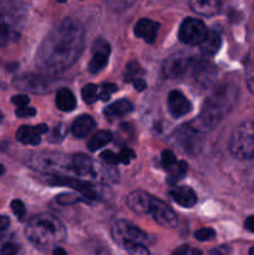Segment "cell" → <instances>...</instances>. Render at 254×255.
Segmentation results:
<instances>
[{
    "mask_svg": "<svg viewBox=\"0 0 254 255\" xmlns=\"http://www.w3.org/2000/svg\"><path fill=\"white\" fill-rule=\"evenodd\" d=\"M85 45L81 22L66 17L50 30L35 55V64L47 74L65 71L77 61Z\"/></svg>",
    "mask_w": 254,
    "mask_h": 255,
    "instance_id": "6da1fadb",
    "label": "cell"
},
{
    "mask_svg": "<svg viewBox=\"0 0 254 255\" xmlns=\"http://www.w3.org/2000/svg\"><path fill=\"white\" fill-rule=\"evenodd\" d=\"M238 99L239 90L236 85L229 82L218 85L204 101L198 117L189 124L203 133L211 131L236 107Z\"/></svg>",
    "mask_w": 254,
    "mask_h": 255,
    "instance_id": "7a4b0ae2",
    "label": "cell"
},
{
    "mask_svg": "<svg viewBox=\"0 0 254 255\" xmlns=\"http://www.w3.org/2000/svg\"><path fill=\"white\" fill-rule=\"evenodd\" d=\"M25 236L34 246L49 248L61 243L66 237V228L57 217L50 213H40L29 221Z\"/></svg>",
    "mask_w": 254,
    "mask_h": 255,
    "instance_id": "3957f363",
    "label": "cell"
},
{
    "mask_svg": "<svg viewBox=\"0 0 254 255\" xmlns=\"http://www.w3.org/2000/svg\"><path fill=\"white\" fill-rule=\"evenodd\" d=\"M27 11L19 0L0 1V49L17 41L26 22Z\"/></svg>",
    "mask_w": 254,
    "mask_h": 255,
    "instance_id": "277c9868",
    "label": "cell"
},
{
    "mask_svg": "<svg viewBox=\"0 0 254 255\" xmlns=\"http://www.w3.org/2000/svg\"><path fill=\"white\" fill-rule=\"evenodd\" d=\"M29 166L37 172H41L45 176L70 177L74 174L72 159L67 156L56 152H42L32 156Z\"/></svg>",
    "mask_w": 254,
    "mask_h": 255,
    "instance_id": "5b68a950",
    "label": "cell"
},
{
    "mask_svg": "<svg viewBox=\"0 0 254 255\" xmlns=\"http://www.w3.org/2000/svg\"><path fill=\"white\" fill-rule=\"evenodd\" d=\"M229 151L236 158H254V120H247L234 128L229 139Z\"/></svg>",
    "mask_w": 254,
    "mask_h": 255,
    "instance_id": "8992f818",
    "label": "cell"
},
{
    "mask_svg": "<svg viewBox=\"0 0 254 255\" xmlns=\"http://www.w3.org/2000/svg\"><path fill=\"white\" fill-rule=\"evenodd\" d=\"M199 59L187 52H176L164 60L162 65V74L166 79L176 80L187 76H193Z\"/></svg>",
    "mask_w": 254,
    "mask_h": 255,
    "instance_id": "52a82bcc",
    "label": "cell"
},
{
    "mask_svg": "<svg viewBox=\"0 0 254 255\" xmlns=\"http://www.w3.org/2000/svg\"><path fill=\"white\" fill-rule=\"evenodd\" d=\"M203 132L198 131L191 124H187L178 127L173 132L172 139L176 146H178L184 153L189 154V156H197L203 147Z\"/></svg>",
    "mask_w": 254,
    "mask_h": 255,
    "instance_id": "ba28073f",
    "label": "cell"
},
{
    "mask_svg": "<svg viewBox=\"0 0 254 255\" xmlns=\"http://www.w3.org/2000/svg\"><path fill=\"white\" fill-rule=\"evenodd\" d=\"M12 85L16 89L21 90V91H26L35 95H42L51 91L52 86H54V81L47 76L27 72V74H22L15 77Z\"/></svg>",
    "mask_w": 254,
    "mask_h": 255,
    "instance_id": "9c48e42d",
    "label": "cell"
},
{
    "mask_svg": "<svg viewBox=\"0 0 254 255\" xmlns=\"http://www.w3.org/2000/svg\"><path fill=\"white\" fill-rule=\"evenodd\" d=\"M112 236L116 239V242H119L122 246L125 243L146 244L148 242L147 233H144L141 228L132 224L131 222L124 221V219L115 222L112 227Z\"/></svg>",
    "mask_w": 254,
    "mask_h": 255,
    "instance_id": "30bf717a",
    "label": "cell"
},
{
    "mask_svg": "<svg viewBox=\"0 0 254 255\" xmlns=\"http://www.w3.org/2000/svg\"><path fill=\"white\" fill-rule=\"evenodd\" d=\"M208 34L204 22L194 17H187L179 26L178 37L187 45H201Z\"/></svg>",
    "mask_w": 254,
    "mask_h": 255,
    "instance_id": "8fae6325",
    "label": "cell"
},
{
    "mask_svg": "<svg viewBox=\"0 0 254 255\" xmlns=\"http://www.w3.org/2000/svg\"><path fill=\"white\" fill-rule=\"evenodd\" d=\"M45 182L51 186H66L69 188L75 189L80 194L84 196V198L87 199H97L99 193L96 191V187L87 181H82L80 178H72V177H55V176H46Z\"/></svg>",
    "mask_w": 254,
    "mask_h": 255,
    "instance_id": "7c38bea8",
    "label": "cell"
},
{
    "mask_svg": "<svg viewBox=\"0 0 254 255\" xmlns=\"http://www.w3.org/2000/svg\"><path fill=\"white\" fill-rule=\"evenodd\" d=\"M148 214H151L154 221L163 228H174L177 226V222H178L177 214L174 213L173 209L168 204L164 203L163 201L154 198V197H152L151 208H149Z\"/></svg>",
    "mask_w": 254,
    "mask_h": 255,
    "instance_id": "4fadbf2b",
    "label": "cell"
},
{
    "mask_svg": "<svg viewBox=\"0 0 254 255\" xmlns=\"http://www.w3.org/2000/svg\"><path fill=\"white\" fill-rule=\"evenodd\" d=\"M110 44L104 39L95 40L92 45V57L89 62V70L92 74L102 71L107 65L110 56Z\"/></svg>",
    "mask_w": 254,
    "mask_h": 255,
    "instance_id": "5bb4252c",
    "label": "cell"
},
{
    "mask_svg": "<svg viewBox=\"0 0 254 255\" xmlns=\"http://www.w3.org/2000/svg\"><path fill=\"white\" fill-rule=\"evenodd\" d=\"M126 202L127 206L129 207V209L133 213L139 214V216H144V214L149 213L152 196L143 191H133L127 196Z\"/></svg>",
    "mask_w": 254,
    "mask_h": 255,
    "instance_id": "9a60e30c",
    "label": "cell"
},
{
    "mask_svg": "<svg viewBox=\"0 0 254 255\" xmlns=\"http://www.w3.org/2000/svg\"><path fill=\"white\" fill-rule=\"evenodd\" d=\"M49 127L46 125L39 126H21L16 131V139L22 144L36 146L41 141V136L46 133Z\"/></svg>",
    "mask_w": 254,
    "mask_h": 255,
    "instance_id": "2e32d148",
    "label": "cell"
},
{
    "mask_svg": "<svg viewBox=\"0 0 254 255\" xmlns=\"http://www.w3.org/2000/svg\"><path fill=\"white\" fill-rule=\"evenodd\" d=\"M168 110L176 119L186 116L192 110L191 102L179 91H172L168 95Z\"/></svg>",
    "mask_w": 254,
    "mask_h": 255,
    "instance_id": "e0dca14e",
    "label": "cell"
},
{
    "mask_svg": "<svg viewBox=\"0 0 254 255\" xmlns=\"http://www.w3.org/2000/svg\"><path fill=\"white\" fill-rule=\"evenodd\" d=\"M71 159L75 176L82 177V178L96 177V163L86 154H74Z\"/></svg>",
    "mask_w": 254,
    "mask_h": 255,
    "instance_id": "ac0fdd59",
    "label": "cell"
},
{
    "mask_svg": "<svg viewBox=\"0 0 254 255\" xmlns=\"http://www.w3.org/2000/svg\"><path fill=\"white\" fill-rule=\"evenodd\" d=\"M159 24L151 19H141L134 26V34L148 44H153L158 35Z\"/></svg>",
    "mask_w": 254,
    "mask_h": 255,
    "instance_id": "d6986e66",
    "label": "cell"
},
{
    "mask_svg": "<svg viewBox=\"0 0 254 255\" xmlns=\"http://www.w3.org/2000/svg\"><path fill=\"white\" fill-rule=\"evenodd\" d=\"M169 196L179 206L184 208H192L197 203V194L191 187L179 186L173 187L169 191Z\"/></svg>",
    "mask_w": 254,
    "mask_h": 255,
    "instance_id": "ffe728a7",
    "label": "cell"
},
{
    "mask_svg": "<svg viewBox=\"0 0 254 255\" xmlns=\"http://www.w3.org/2000/svg\"><path fill=\"white\" fill-rule=\"evenodd\" d=\"M192 10L203 16H213L222 9V0H189Z\"/></svg>",
    "mask_w": 254,
    "mask_h": 255,
    "instance_id": "44dd1931",
    "label": "cell"
},
{
    "mask_svg": "<svg viewBox=\"0 0 254 255\" xmlns=\"http://www.w3.org/2000/svg\"><path fill=\"white\" fill-rule=\"evenodd\" d=\"M96 127V122L89 115H82L77 117L74 121L71 127V132L76 138H84L87 134L91 133L94 128Z\"/></svg>",
    "mask_w": 254,
    "mask_h": 255,
    "instance_id": "7402d4cb",
    "label": "cell"
},
{
    "mask_svg": "<svg viewBox=\"0 0 254 255\" xmlns=\"http://www.w3.org/2000/svg\"><path fill=\"white\" fill-rule=\"evenodd\" d=\"M132 110H133V105L128 100L122 99L107 106L105 110V116L109 119H119V117L126 116L127 114L132 112Z\"/></svg>",
    "mask_w": 254,
    "mask_h": 255,
    "instance_id": "603a6c76",
    "label": "cell"
},
{
    "mask_svg": "<svg viewBox=\"0 0 254 255\" xmlns=\"http://www.w3.org/2000/svg\"><path fill=\"white\" fill-rule=\"evenodd\" d=\"M56 106L60 111H74L76 107V97L69 89H60L56 92Z\"/></svg>",
    "mask_w": 254,
    "mask_h": 255,
    "instance_id": "cb8c5ba5",
    "label": "cell"
},
{
    "mask_svg": "<svg viewBox=\"0 0 254 255\" xmlns=\"http://www.w3.org/2000/svg\"><path fill=\"white\" fill-rule=\"evenodd\" d=\"M201 51L204 56H212L218 51L219 46H221V36L217 31H208L206 39L202 41Z\"/></svg>",
    "mask_w": 254,
    "mask_h": 255,
    "instance_id": "d4e9b609",
    "label": "cell"
},
{
    "mask_svg": "<svg viewBox=\"0 0 254 255\" xmlns=\"http://www.w3.org/2000/svg\"><path fill=\"white\" fill-rule=\"evenodd\" d=\"M168 171V178H167V183L172 187H176L177 182L179 179L183 178L187 174L188 171V166L184 161H177V163L174 166H172L171 168L167 169Z\"/></svg>",
    "mask_w": 254,
    "mask_h": 255,
    "instance_id": "484cf974",
    "label": "cell"
},
{
    "mask_svg": "<svg viewBox=\"0 0 254 255\" xmlns=\"http://www.w3.org/2000/svg\"><path fill=\"white\" fill-rule=\"evenodd\" d=\"M112 139L111 132L109 131H99L97 133H95L94 136L91 137V139L87 143V147H89L90 151L95 152L97 149L102 148V147L106 146L107 143H110Z\"/></svg>",
    "mask_w": 254,
    "mask_h": 255,
    "instance_id": "4316f807",
    "label": "cell"
},
{
    "mask_svg": "<svg viewBox=\"0 0 254 255\" xmlns=\"http://www.w3.org/2000/svg\"><path fill=\"white\" fill-rule=\"evenodd\" d=\"M244 71H246V82L249 91L254 95V50H252L244 61Z\"/></svg>",
    "mask_w": 254,
    "mask_h": 255,
    "instance_id": "83f0119b",
    "label": "cell"
},
{
    "mask_svg": "<svg viewBox=\"0 0 254 255\" xmlns=\"http://www.w3.org/2000/svg\"><path fill=\"white\" fill-rule=\"evenodd\" d=\"M99 92L100 87H97L94 84H89L82 89V99L86 104H94L99 99Z\"/></svg>",
    "mask_w": 254,
    "mask_h": 255,
    "instance_id": "f1b7e54d",
    "label": "cell"
},
{
    "mask_svg": "<svg viewBox=\"0 0 254 255\" xmlns=\"http://www.w3.org/2000/svg\"><path fill=\"white\" fill-rule=\"evenodd\" d=\"M143 70L137 62H129L126 67V81L133 82L136 79H141Z\"/></svg>",
    "mask_w": 254,
    "mask_h": 255,
    "instance_id": "f546056e",
    "label": "cell"
},
{
    "mask_svg": "<svg viewBox=\"0 0 254 255\" xmlns=\"http://www.w3.org/2000/svg\"><path fill=\"white\" fill-rule=\"evenodd\" d=\"M124 248L126 249L129 255H149L148 249L144 244L138 243H125Z\"/></svg>",
    "mask_w": 254,
    "mask_h": 255,
    "instance_id": "4dcf8cb0",
    "label": "cell"
},
{
    "mask_svg": "<svg viewBox=\"0 0 254 255\" xmlns=\"http://www.w3.org/2000/svg\"><path fill=\"white\" fill-rule=\"evenodd\" d=\"M57 203L62 204V206H71V204L77 203V202L81 201L79 196L76 194H70V193H62L60 196L56 197Z\"/></svg>",
    "mask_w": 254,
    "mask_h": 255,
    "instance_id": "1f68e13d",
    "label": "cell"
},
{
    "mask_svg": "<svg viewBox=\"0 0 254 255\" xmlns=\"http://www.w3.org/2000/svg\"><path fill=\"white\" fill-rule=\"evenodd\" d=\"M194 237L197 238V241L199 242H206V241H212V239L216 237V232L212 228H202L194 233Z\"/></svg>",
    "mask_w": 254,
    "mask_h": 255,
    "instance_id": "d6a6232c",
    "label": "cell"
},
{
    "mask_svg": "<svg viewBox=\"0 0 254 255\" xmlns=\"http://www.w3.org/2000/svg\"><path fill=\"white\" fill-rule=\"evenodd\" d=\"M162 164H163V167L166 169H169L172 166H174V164L177 163V159H176V156H174V153L172 151H169V149H164L163 152H162Z\"/></svg>",
    "mask_w": 254,
    "mask_h": 255,
    "instance_id": "836d02e7",
    "label": "cell"
},
{
    "mask_svg": "<svg viewBox=\"0 0 254 255\" xmlns=\"http://www.w3.org/2000/svg\"><path fill=\"white\" fill-rule=\"evenodd\" d=\"M116 90H117V86H116V85H114V84L102 85V86L100 87L99 99L106 101V100H109L110 97H111V95L114 94V92H116Z\"/></svg>",
    "mask_w": 254,
    "mask_h": 255,
    "instance_id": "e575fe53",
    "label": "cell"
},
{
    "mask_svg": "<svg viewBox=\"0 0 254 255\" xmlns=\"http://www.w3.org/2000/svg\"><path fill=\"white\" fill-rule=\"evenodd\" d=\"M100 158L107 164V166H116L117 163H120V158H119V154L114 153L112 151H105L100 154Z\"/></svg>",
    "mask_w": 254,
    "mask_h": 255,
    "instance_id": "d590c367",
    "label": "cell"
},
{
    "mask_svg": "<svg viewBox=\"0 0 254 255\" xmlns=\"http://www.w3.org/2000/svg\"><path fill=\"white\" fill-rule=\"evenodd\" d=\"M172 255H202L201 251L191 246H182L177 248Z\"/></svg>",
    "mask_w": 254,
    "mask_h": 255,
    "instance_id": "8d00e7d4",
    "label": "cell"
},
{
    "mask_svg": "<svg viewBox=\"0 0 254 255\" xmlns=\"http://www.w3.org/2000/svg\"><path fill=\"white\" fill-rule=\"evenodd\" d=\"M11 211L17 218H22L25 214V206L21 201L19 199H15V201L11 202Z\"/></svg>",
    "mask_w": 254,
    "mask_h": 255,
    "instance_id": "74e56055",
    "label": "cell"
},
{
    "mask_svg": "<svg viewBox=\"0 0 254 255\" xmlns=\"http://www.w3.org/2000/svg\"><path fill=\"white\" fill-rule=\"evenodd\" d=\"M134 156H136V154H134V152L132 151L131 148H124L121 152H120L119 158L121 163L128 164L129 162L134 158Z\"/></svg>",
    "mask_w": 254,
    "mask_h": 255,
    "instance_id": "f35d334b",
    "label": "cell"
},
{
    "mask_svg": "<svg viewBox=\"0 0 254 255\" xmlns=\"http://www.w3.org/2000/svg\"><path fill=\"white\" fill-rule=\"evenodd\" d=\"M19 252V246L15 243H5L0 248V255H15Z\"/></svg>",
    "mask_w": 254,
    "mask_h": 255,
    "instance_id": "ab89813d",
    "label": "cell"
},
{
    "mask_svg": "<svg viewBox=\"0 0 254 255\" xmlns=\"http://www.w3.org/2000/svg\"><path fill=\"white\" fill-rule=\"evenodd\" d=\"M15 114H16L17 117H31V116H35L36 110H35L34 107H27V106L19 107V109H16Z\"/></svg>",
    "mask_w": 254,
    "mask_h": 255,
    "instance_id": "60d3db41",
    "label": "cell"
},
{
    "mask_svg": "<svg viewBox=\"0 0 254 255\" xmlns=\"http://www.w3.org/2000/svg\"><path fill=\"white\" fill-rule=\"evenodd\" d=\"M11 102L19 109V107H26L29 105L30 100L25 95H17V96H12Z\"/></svg>",
    "mask_w": 254,
    "mask_h": 255,
    "instance_id": "b9f144b4",
    "label": "cell"
},
{
    "mask_svg": "<svg viewBox=\"0 0 254 255\" xmlns=\"http://www.w3.org/2000/svg\"><path fill=\"white\" fill-rule=\"evenodd\" d=\"M65 136H66V128H65L64 125H60L54 128V132L51 134V141L52 138H55V141H61Z\"/></svg>",
    "mask_w": 254,
    "mask_h": 255,
    "instance_id": "7bdbcfd3",
    "label": "cell"
},
{
    "mask_svg": "<svg viewBox=\"0 0 254 255\" xmlns=\"http://www.w3.org/2000/svg\"><path fill=\"white\" fill-rule=\"evenodd\" d=\"M247 182H248V186L252 191L254 192V164L251 166L248 174H247Z\"/></svg>",
    "mask_w": 254,
    "mask_h": 255,
    "instance_id": "ee69618b",
    "label": "cell"
},
{
    "mask_svg": "<svg viewBox=\"0 0 254 255\" xmlns=\"http://www.w3.org/2000/svg\"><path fill=\"white\" fill-rule=\"evenodd\" d=\"M132 84H133L134 89H136L137 91H143V90L146 89V81H144L143 79H136Z\"/></svg>",
    "mask_w": 254,
    "mask_h": 255,
    "instance_id": "f6af8a7d",
    "label": "cell"
},
{
    "mask_svg": "<svg viewBox=\"0 0 254 255\" xmlns=\"http://www.w3.org/2000/svg\"><path fill=\"white\" fill-rule=\"evenodd\" d=\"M244 227H246L247 231L254 233V214H253V216H251V217H248V218H247L246 223H244Z\"/></svg>",
    "mask_w": 254,
    "mask_h": 255,
    "instance_id": "bcb514c9",
    "label": "cell"
},
{
    "mask_svg": "<svg viewBox=\"0 0 254 255\" xmlns=\"http://www.w3.org/2000/svg\"><path fill=\"white\" fill-rule=\"evenodd\" d=\"M10 226V221L7 217L5 216H0V232L5 231V229H7V227Z\"/></svg>",
    "mask_w": 254,
    "mask_h": 255,
    "instance_id": "7dc6e473",
    "label": "cell"
},
{
    "mask_svg": "<svg viewBox=\"0 0 254 255\" xmlns=\"http://www.w3.org/2000/svg\"><path fill=\"white\" fill-rule=\"evenodd\" d=\"M54 255H67L66 252L62 248H55L54 249Z\"/></svg>",
    "mask_w": 254,
    "mask_h": 255,
    "instance_id": "c3c4849f",
    "label": "cell"
},
{
    "mask_svg": "<svg viewBox=\"0 0 254 255\" xmlns=\"http://www.w3.org/2000/svg\"><path fill=\"white\" fill-rule=\"evenodd\" d=\"M4 172H5L4 166H2V164H0V177H1L2 174H4Z\"/></svg>",
    "mask_w": 254,
    "mask_h": 255,
    "instance_id": "681fc988",
    "label": "cell"
},
{
    "mask_svg": "<svg viewBox=\"0 0 254 255\" xmlns=\"http://www.w3.org/2000/svg\"><path fill=\"white\" fill-rule=\"evenodd\" d=\"M249 255H254V247L253 248H251V251H249Z\"/></svg>",
    "mask_w": 254,
    "mask_h": 255,
    "instance_id": "f907efd6",
    "label": "cell"
},
{
    "mask_svg": "<svg viewBox=\"0 0 254 255\" xmlns=\"http://www.w3.org/2000/svg\"><path fill=\"white\" fill-rule=\"evenodd\" d=\"M2 119H4V117H2V114H1V112H0V125H1Z\"/></svg>",
    "mask_w": 254,
    "mask_h": 255,
    "instance_id": "816d5d0a",
    "label": "cell"
},
{
    "mask_svg": "<svg viewBox=\"0 0 254 255\" xmlns=\"http://www.w3.org/2000/svg\"><path fill=\"white\" fill-rule=\"evenodd\" d=\"M57 1H59V2H65V1H66V0H57Z\"/></svg>",
    "mask_w": 254,
    "mask_h": 255,
    "instance_id": "f5cc1de1",
    "label": "cell"
}]
</instances>
